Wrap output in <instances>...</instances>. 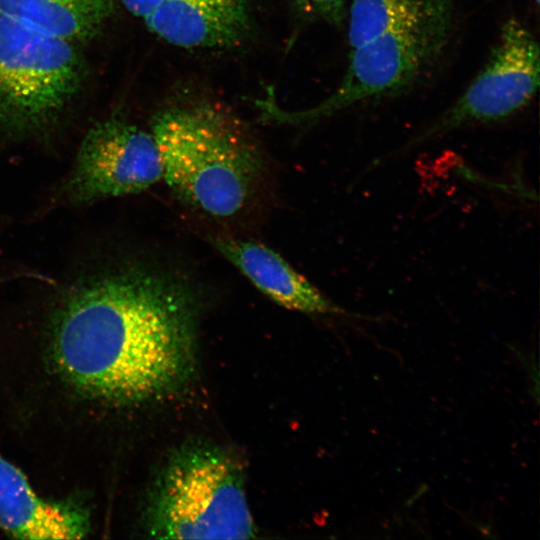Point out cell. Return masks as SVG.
Listing matches in <instances>:
<instances>
[{
  "instance_id": "obj_12",
  "label": "cell",
  "mask_w": 540,
  "mask_h": 540,
  "mask_svg": "<svg viewBox=\"0 0 540 540\" xmlns=\"http://www.w3.org/2000/svg\"><path fill=\"white\" fill-rule=\"evenodd\" d=\"M452 12V0H352L348 41L357 47L383 33Z\"/></svg>"
},
{
  "instance_id": "obj_7",
  "label": "cell",
  "mask_w": 540,
  "mask_h": 540,
  "mask_svg": "<svg viewBox=\"0 0 540 540\" xmlns=\"http://www.w3.org/2000/svg\"><path fill=\"white\" fill-rule=\"evenodd\" d=\"M162 177L151 132L112 116L95 123L85 134L65 192L71 202L87 204L142 192Z\"/></svg>"
},
{
  "instance_id": "obj_10",
  "label": "cell",
  "mask_w": 540,
  "mask_h": 540,
  "mask_svg": "<svg viewBox=\"0 0 540 540\" xmlns=\"http://www.w3.org/2000/svg\"><path fill=\"white\" fill-rule=\"evenodd\" d=\"M0 527L22 539H80L90 531L86 511L39 497L25 475L0 453Z\"/></svg>"
},
{
  "instance_id": "obj_14",
  "label": "cell",
  "mask_w": 540,
  "mask_h": 540,
  "mask_svg": "<svg viewBox=\"0 0 540 540\" xmlns=\"http://www.w3.org/2000/svg\"><path fill=\"white\" fill-rule=\"evenodd\" d=\"M535 2H536V3H538V2H539V0H535Z\"/></svg>"
},
{
  "instance_id": "obj_5",
  "label": "cell",
  "mask_w": 540,
  "mask_h": 540,
  "mask_svg": "<svg viewBox=\"0 0 540 540\" xmlns=\"http://www.w3.org/2000/svg\"><path fill=\"white\" fill-rule=\"evenodd\" d=\"M451 24L452 12L383 33L351 49L343 79L324 101L296 112L266 105V113L286 122H311L359 102L399 92L436 60L447 42Z\"/></svg>"
},
{
  "instance_id": "obj_13",
  "label": "cell",
  "mask_w": 540,
  "mask_h": 540,
  "mask_svg": "<svg viewBox=\"0 0 540 540\" xmlns=\"http://www.w3.org/2000/svg\"><path fill=\"white\" fill-rule=\"evenodd\" d=\"M304 14L338 24L343 21L348 0H292Z\"/></svg>"
},
{
  "instance_id": "obj_9",
  "label": "cell",
  "mask_w": 540,
  "mask_h": 540,
  "mask_svg": "<svg viewBox=\"0 0 540 540\" xmlns=\"http://www.w3.org/2000/svg\"><path fill=\"white\" fill-rule=\"evenodd\" d=\"M211 243L276 304L310 315L347 314L270 247L229 236H217Z\"/></svg>"
},
{
  "instance_id": "obj_3",
  "label": "cell",
  "mask_w": 540,
  "mask_h": 540,
  "mask_svg": "<svg viewBox=\"0 0 540 540\" xmlns=\"http://www.w3.org/2000/svg\"><path fill=\"white\" fill-rule=\"evenodd\" d=\"M144 526L159 539H250L257 529L238 462L204 442L178 447L147 498Z\"/></svg>"
},
{
  "instance_id": "obj_8",
  "label": "cell",
  "mask_w": 540,
  "mask_h": 540,
  "mask_svg": "<svg viewBox=\"0 0 540 540\" xmlns=\"http://www.w3.org/2000/svg\"><path fill=\"white\" fill-rule=\"evenodd\" d=\"M167 43L186 49L230 47L250 24L249 0H122Z\"/></svg>"
},
{
  "instance_id": "obj_2",
  "label": "cell",
  "mask_w": 540,
  "mask_h": 540,
  "mask_svg": "<svg viewBox=\"0 0 540 540\" xmlns=\"http://www.w3.org/2000/svg\"><path fill=\"white\" fill-rule=\"evenodd\" d=\"M163 179L178 198L215 218L244 209L258 187L261 152L238 120L206 103L170 107L151 124Z\"/></svg>"
},
{
  "instance_id": "obj_1",
  "label": "cell",
  "mask_w": 540,
  "mask_h": 540,
  "mask_svg": "<svg viewBox=\"0 0 540 540\" xmlns=\"http://www.w3.org/2000/svg\"><path fill=\"white\" fill-rule=\"evenodd\" d=\"M199 303L180 278L126 266L80 285L59 311L54 362L94 398L143 404L179 391L196 371Z\"/></svg>"
},
{
  "instance_id": "obj_4",
  "label": "cell",
  "mask_w": 540,
  "mask_h": 540,
  "mask_svg": "<svg viewBox=\"0 0 540 540\" xmlns=\"http://www.w3.org/2000/svg\"><path fill=\"white\" fill-rule=\"evenodd\" d=\"M74 44L0 12V130L27 135L59 118L84 79Z\"/></svg>"
},
{
  "instance_id": "obj_6",
  "label": "cell",
  "mask_w": 540,
  "mask_h": 540,
  "mask_svg": "<svg viewBox=\"0 0 540 540\" xmlns=\"http://www.w3.org/2000/svg\"><path fill=\"white\" fill-rule=\"evenodd\" d=\"M539 75L537 39L517 19L506 21L483 69L452 106L409 146L466 125L508 118L532 100Z\"/></svg>"
},
{
  "instance_id": "obj_11",
  "label": "cell",
  "mask_w": 540,
  "mask_h": 540,
  "mask_svg": "<svg viewBox=\"0 0 540 540\" xmlns=\"http://www.w3.org/2000/svg\"><path fill=\"white\" fill-rule=\"evenodd\" d=\"M113 11L114 0H0L1 13L72 43L96 36Z\"/></svg>"
}]
</instances>
